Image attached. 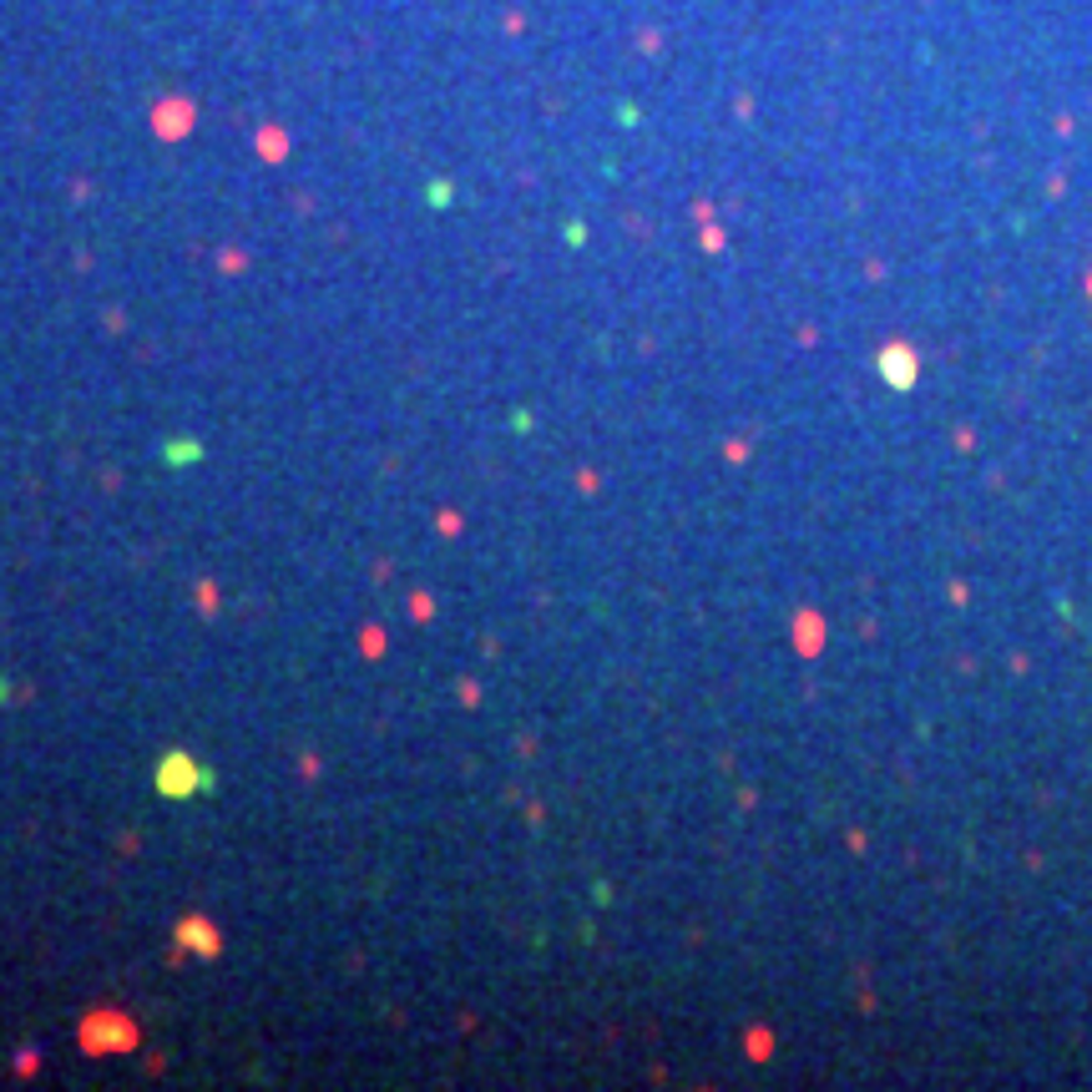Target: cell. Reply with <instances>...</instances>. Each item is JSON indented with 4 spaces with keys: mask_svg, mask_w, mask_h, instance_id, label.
Segmentation results:
<instances>
[{
    "mask_svg": "<svg viewBox=\"0 0 1092 1092\" xmlns=\"http://www.w3.org/2000/svg\"><path fill=\"white\" fill-rule=\"evenodd\" d=\"M881 369L895 379V390H905V385H910V374H915V359H910L905 349H886V354H881Z\"/></svg>",
    "mask_w": 1092,
    "mask_h": 1092,
    "instance_id": "7a4b0ae2",
    "label": "cell"
},
{
    "mask_svg": "<svg viewBox=\"0 0 1092 1092\" xmlns=\"http://www.w3.org/2000/svg\"><path fill=\"white\" fill-rule=\"evenodd\" d=\"M207 784H212V774H207V769H198V763H193L188 753L162 758V769H157V789H162V794H173V799L198 794V789H207Z\"/></svg>",
    "mask_w": 1092,
    "mask_h": 1092,
    "instance_id": "6da1fadb",
    "label": "cell"
}]
</instances>
